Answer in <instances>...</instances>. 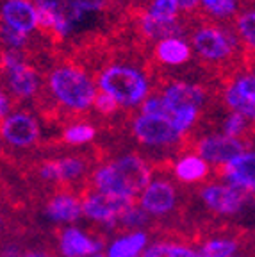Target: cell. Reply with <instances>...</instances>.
I'll return each instance as SVG.
<instances>
[{"label":"cell","instance_id":"484cf974","mask_svg":"<svg viewBox=\"0 0 255 257\" xmlns=\"http://www.w3.org/2000/svg\"><path fill=\"white\" fill-rule=\"evenodd\" d=\"M143 29H145V32H147V34H150L152 38H161V40L173 38L172 34L177 31L173 22L156 20V18H152L150 15H147L143 18Z\"/></svg>","mask_w":255,"mask_h":257},{"label":"cell","instance_id":"cb8c5ba5","mask_svg":"<svg viewBox=\"0 0 255 257\" xmlns=\"http://www.w3.org/2000/svg\"><path fill=\"white\" fill-rule=\"evenodd\" d=\"M152 221V218L145 213V209L141 207L138 202L129 209L127 213L120 218L118 221V227H116V232L123 234V232H136V230H143L145 227H148Z\"/></svg>","mask_w":255,"mask_h":257},{"label":"cell","instance_id":"9c48e42d","mask_svg":"<svg viewBox=\"0 0 255 257\" xmlns=\"http://www.w3.org/2000/svg\"><path fill=\"white\" fill-rule=\"evenodd\" d=\"M244 150H246V145L243 143L241 138H230L223 133L205 136L196 145V154L207 165L218 166H225L237 156H241Z\"/></svg>","mask_w":255,"mask_h":257},{"label":"cell","instance_id":"52a82bcc","mask_svg":"<svg viewBox=\"0 0 255 257\" xmlns=\"http://www.w3.org/2000/svg\"><path fill=\"white\" fill-rule=\"evenodd\" d=\"M136 140L148 147H168L180 140V134L173 127L172 118L140 114L132 125Z\"/></svg>","mask_w":255,"mask_h":257},{"label":"cell","instance_id":"9a60e30c","mask_svg":"<svg viewBox=\"0 0 255 257\" xmlns=\"http://www.w3.org/2000/svg\"><path fill=\"white\" fill-rule=\"evenodd\" d=\"M2 18L8 27L27 34L38 25V9L27 0H8L2 8Z\"/></svg>","mask_w":255,"mask_h":257},{"label":"cell","instance_id":"74e56055","mask_svg":"<svg viewBox=\"0 0 255 257\" xmlns=\"http://www.w3.org/2000/svg\"><path fill=\"white\" fill-rule=\"evenodd\" d=\"M89 257H107L105 253H95V255H89Z\"/></svg>","mask_w":255,"mask_h":257},{"label":"cell","instance_id":"7402d4cb","mask_svg":"<svg viewBox=\"0 0 255 257\" xmlns=\"http://www.w3.org/2000/svg\"><path fill=\"white\" fill-rule=\"evenodd\" d=\"M239 250V243L228 236H212L207 237L200 245V257H235Z\"/></svg>","mask_w":255,"mask_h":257},{"label":"cell","instance_id":"f546056e","mask_svg":"<svg viewBox=\"0 0 255 257\" xmlns=\"http://www.w3.org/2000/svg\"><path fill=\"white\" fill-rule=\"evenodd\" d=\"M143 114H154V116H166L172 118V111L164 102L163 96H152L143 102Z\"/></svg>","mask_w":255,"mask_h":257},{"label":"cell","instance_id":"5b68a950","mask_svg":"<svg viewBox=\"0 0 255 257\" xmlns=\"http://www.w3.org/2000/svg\"><path fill=\"white\" fill-rule=\"evenodd\" d=\"M138 204L145 209V213L156 220V218H168L177 211L179 205V191L173 181L164 175H154L148 186L138 198Z\"/></svg>","mask_w":255,"mask_h":257},{"label":"cell","instance_id":"603a6c76","mask_svg":"<svg viewBox=\"0 0 255 257\" xmlns=\"http://www.w3.org/2000/svg\"><path fill=\"white\" fill-rule=\"evenodd\" d=\"M157 56L166 64H182L184 61L189 59L191 50L186 41L179 40V38H166V40H161L157 45Z\"/></svg>","mask_w":255,"mask_h":257},{"label":"cell","instance_id":"2e32d148","mask_svg":"<svg viewBox=\"0 0 255 257\" xmlns=\"http://www.w3.org/2000/svg\"><path fill=\"white\" fill-rule=\"evenodd\" d=\"M163 98L173 116L175 112L184 109H200V105L203 104V91L186 82H173L166 88Z\"/></svg>","mask_w":255,"mask_h":257},{"label":"cell","instance_id":"4fadbf2b","mask_svg":"<svg viewBox=\"0 0 255 257\" xmlns=\"http://www.w3.org/2000/svg\"><path fill=\"white\" fill-rule=\"evenodd\" d=\"M225 102L248 120H255V75L237 79L225 93Z\"/></svg>","mask_w":255,"mask_h":257},{"label":"cell","instance_id":"30bf717a","mask_svg":"<svg viewBox=\"0 0 255 257\" xmlns=\"http://www.w3.org/2000/svg\"><path fill=\"white\" fill-rule=\"evenodd\" d=\"M43 214L50 223L54 225H70L77 223L82 218V200L80 195L75 191H61L52 193L48 200L45 202Z\"/></svg>","mask_w":255,"mask_h":257},{"label":"cell","instance_id":"d590c367","mask_svg":"<svg viewBox=\"0 0 255 257\" xmlns=\"http://www.w3.org/2000/svg\"><path fill=\"white\" fill-rule=\"evenodd\" d=\"M6 112H8V98L0 93V118L4 116Z\"/></svg>","mask_w":255,"mask_h":257},{"label":"cell","instance_id":"d4e9b609","mask_svg":"<svg viewBox=\"0 0 255 257\" xmlns=\"http://www.w3.org/2000/svg\"><path fill=\"white\" fill-rule=\"evenodd\" d=\"M95 127L89 123H75L68 127L63 134L64 143L68 145H86L95 138Z\"/></svg>","mask_w":255,"mask_h":257},{"label":"cell","instance_id":"d6a6232c","mask_svg":"<svg viewBox=\"0 0 255 257\" xmlns=\"http://www.w3.org/2000/svg\"><path fill=\"white\" fill-rule=\"evenodd\" d=\"M93 105H95L96 111H100L102 114H111V112H114L116 107H118V102H116L112 96L105 95V93H100V95H96Z\"/></svg>","mask_w":255,"mask_h":257},{"label":"cell","instance_id":"44dd1931","mask_svg":"<svg viewBox=\"0 0 255 257\" xmlns=\"http://www.w3.org/2000/svg\"><path fill=\"white\" fill-rule=\"evenodd\" d=\"M141 257H200L198 248L186 243L161 239L147 246Z\"/></svg>","mask_w":255,"mask_h":257},{"label":"cell","instance_id":"d6986e66","mask_svg":"<svg viewBox=\"0 0 255 257\" xmlns=\"http://www.w3.org/2000/svg\"><path fill=\"white\" fill-rule=\"evenodd\" d=\"M209 166L198 154H186L175 161L172 172L180 184H198L207 179L211 172Z\"/></svg>","mask_w":255,"mask_h":257},{"label":"cell","instance_id":"277c9868","mask_svg":"<svg viewBox=\"0 0 255 257\" xmlns=\"http://www.w3.org/2000/svg\"><path fill=\"white\" fill-rule=\"evenodd\" d=\"M50 89L63 105L84 111L95 102L96 93L91 80L73 68H59L50 77Z\"/></svg>","mask_w":255,"mask_h":257},{"label":"cell","instance_id":"7c38bea8","mask_svg":"<svg viewBox=\"0 0 255 257\" xmlns=\"http://www.w3.org/2000/svg\"><path fill=\"white\" fill-rule=\"evenodd\" d=\"M0 134L11 147L27 149L40 138V125L27 112H15L4 120L0 127Z\"/></svg>","mask_w":255,"mask_h":257},{"label":"cell","instance_id":"83f0119b","mask_svg":"<svg viewBox=\"0 0 255 257\" xmlns=\"http://www.w3.org/2000/svg\"><path fill=\"white\" fill-rule=\"evenodd\" d=\"M246 123H248V118H244L241 112L232 111L223 121V134H227L230 138H239L244 133Z\"/></svg>","mask_w":255,"mask_h":257},{"label":"cell","instance_id":"8fae6325","mask_svg":"<svg viewBox=\"0 0 255 257\" xmlns=\"http://www.w3.org/2000/svg\"><path fill=\"white\" fill-rule=\"evenodd\" d=\"M219 177L225 184H230L248 197L255 195V150H244L234 161L221 166Z\"/></svg>","mask_w":255,"mask_h":257},{"label":"cell","instance_id":"ac0fdd59","mask_svg":"<svg viewBox=\"0 0 255 257\" xmlns=\"http://www.w3.org/2000/svg\"><path fill=\"white\" fill-rule=\"evenodd\" d=\"M195 48L207 59H223L230 56L232 41L225 36L223 32L216 31V29H202L195 34L193 40Z\"/></svg>","mask_w":255,"mask_h":257},{"label":"cell","instance_id":"4dcf8cb0","mask_svg":"<svg viewBox=\"0 0 255 257\" xmlns=\"http://www.w3.org/2000/svg\"><path fill=\"white\" fill-rule=\"evenodd\" d=\"M237 29H239L241 36L255 48V11L244 13L237 20Z\"/></svg>","mask_w":255,"mask_h":257},{"label":"cell","instance_id":"e575fe53","mask_svg":"<svg viewBox=\"0 0 255 257\" xmlns=\"http://www.w3.org/2000/svg\"><path fill=\"white\" fill-rule=\"evenodd\" d=\"M22 257H56V255L47 248H29L22 253Z\"/></svg>","mask_w":255,"mask_h":257},{"label":"cell","instance_id":"5bb4252c","mask_svg":"<svg viewBox=\"0 0 255 257\" xmlns=\"http://www.w3.org/2000/svg\"><path fill=\"white\" fill-rule=\"evenodd\" d=\"M38 8L61 15L73 27L86 13L98 11L102 8V0H38Z\"/></svg>","mask_w":255,"mask_h":257},{"label":"cell","instance_id":"1f68e13d","mask_svg":"<svg viewBox=\"0 0 255 257\" xmlns=\"http://www.w3.org/2000/svg\"><path fill=\"white\" fill-rule=\"evenodd\" d=\"M202 4L214 16H228L235 11V0H202Z\"/></svg>","mask_w":255,"mask_h":257},{"label":"cell","instance_id":"4316f807","mask_svg":"<svg viewBox=\"0 0 255 257\" xmlns=\"http://www.w3.org/2000/svg\"><path fill=\"white\" fill-rule=\"evenodd\" d=\"M177 9H179L177 0H156L152 4L148 15L161 22H173V18L177 15Z\"/></svg>","mask_w":255,"mask_h":257},{"label":"cell","instance_id":"ba28073f","mask_svg":"<svg viewBox=\"0 0 255 257\" xmlns=\"http://www.w3.org/2000/svg\"><path fill=\"white\" fill-rule=\"evenodd\" d=\"M57 248L61 257H89L102 253V250L105 248V241L102 234H91L70 225L59 230Z\"/></svg>","mask_w":255,"mask_h":257},{"label":"cell","instance_id":"8d00e7d4","mask_svg":"<svg viewBox=\"0 0 255 257\" xmlns=\"http://www.w3.org/2000/svg\"><path fill=\"white\" fill-rule=\"evenodd\" d=\"M196 2H198V0H177V4H179V8H182V9L193 8V6H196Z\"/></svg>","mask_w":255,"mask_h":257},{"label":"cell","instance_id":"8992f818","mask_svg":"<svg viewBox=\"0 0 255 257\" xmlns=\"http://www.w3.org/2000/svg\"><path fill=\"white\" fill-rule=\"evenodd\" d=\"M248 195L225 182H211L200 189V200L216 216H235L244 209Z\"/></svg>","mask_w":255,"mask_h":257},{"label":"cell","instance_id":"ffe728a7","mask_svg":"<svg viewBox=\"0 0 255 257\" xmlns=\"http://www.w3.org/2000/svg\"><path fill=\"white\" fill-rule=\"evenodd\" d=\"M9 88L18 96H32L38 89L36 73L25 63L18 64V66L9 70Z\"/></svg>","mask_w":255,"mask_h":257},{"label":"cell","instance_id":"e0dca14e","mask_svg":"<svg viewBox=\"0 0 255 257\" xmlns=\"http://www.w3.org/2000/svg\"><path fill=\"white\" fill-rule=\"evenodd\" d=\"M147 230H136V232H123L112 237L111 243L105 246L107 257H141L148 246Z\"/></svg>","mask_w":255,"mask_h":257},{"label":"cell","instance_id":"6da1fadb","mask_svg":"<svg viewBox=\"0 0 255 257\" xmlns=\"http://www.w3.org/2000/svg\"><path fill=\"white\" fill-rule=\"evenodd\" d=\"M152 168L143 157L125 154L105 165L96 166L89 179V188L104 195L136 200L152 181Z\"/></svg>","mask_w":255,"mask_h":257},{"label":"cell","instance_id":"836d02e7","mask_svg":"<svg viewBox=\"0 0 255 257\" xmlns=\"http://www.w3.org/2000/svg\"><path fill=\"white\" fill-rule=\"evenodd\" d=\"M2 38H4L6 43L13 45V47H20V45H24L27 34H24V32H20V31H15V29L6 25V27L2 29Z\"/></svg>","mask_w":255,"mask_h":257},{"label":"cell","instance_id":"f1b7e54d","mask_svg":"<svg viewBox=\"0 0 255 257\" xmlns=\"http://www.w3.org/2000/svg\"><path fill=\"white\" fill-rule=\"evenodd\" d=\"M196 116H198V109H184V111H179L173 114L172 123L177 128V133L182 136L186 131L191 128V125L196 121Z\"/></svg>","mask_w":255,"mask_h":257},{"label":"cell","instance_id":"3957f363","mask_svg":"<svg viewBox=\"0 0 255 257\" xmlns=\"http://www.w3.org/2000/svg\"><path fill=\"white\" fill-rule=\"evenodd\" d=\"M80 200H82V216L91 223H96L100 229L111 230V232H116L120 218L136 204V200L132 198L104 195L91 189L89 186L82 191Z\"/></svg>","mask_w":255,"mask_h":257},{"label":"cell","instance_id":"7a4b0ae2","mask_svg":"<svg viewBox=\"0 0 255 257\" xmlns=\"http://www.w3.org/2000/svg\"><path fill=\"white\" fill-rule=\"evenodd\" d=\"M100 89L112 96L121 105H136L143 102L148 93L147 79L138 70L129 66H111L100 75Z\"/></svg>","mask_w":255,"mask_h":257}]
</instances>
